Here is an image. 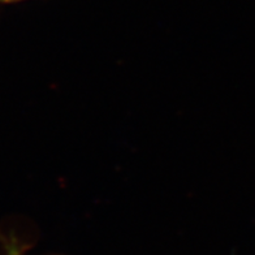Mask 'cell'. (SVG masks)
I'll list each match as a JSON object with an SVG mask.
<instances>
[{
    "mask_svg": "<svg viewBox=\"0 0 255 255\" xmlns=\"http://www.w3.org/2000/svg\"><path fill=\"white\" fill-rule=\"evenodd\" d=\"M0 1H3V3H5V1H17V0H0Z\"/></svg>",
    "mask_w": 255,
    "mask_h": 255,
    "instance_id": "obj_2",
    "label": "cell"
},
{
    "mask_svg": "<svg viewBox=\"0 0 255 255\" xmlns=\"http://www.w3.org/2000/svg\"><path fill=\"white\" fill-rule=\"evenodd\" d=\"M7 255H22V250L21 248L17 246L16 242H9V245L7 248Z\"/></svg>",
    "mask_w": 255,
    "mask_h": 255,
    "instance_id": "obj_1",
    "label": "cell"
}]
</instances>
